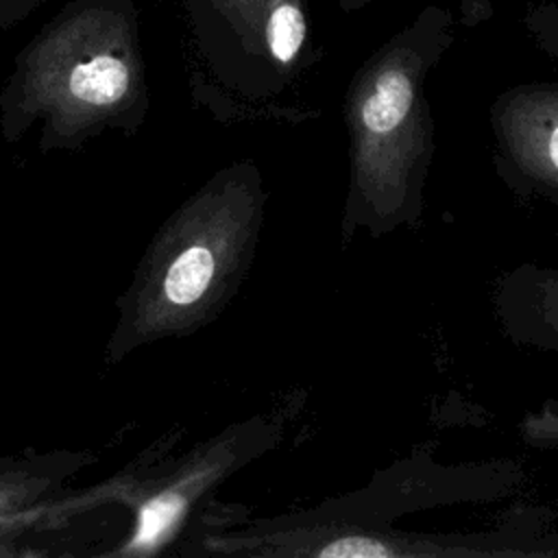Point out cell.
Here are the masks:
<instances>
[{"label":"cell","mask_w":558,"mask_h":558,"mask_svg":"<svg viewBox=\"0 0 558 558\" xmlns=\"http://www.w3.org/2000/svg\"><path fill=\"white\" fill-rule=\"evenodd\" d=\"M429 54L395 46L375 57L349 89V181L338 222L342 248L360 233L384 238L423 220L436 153L423 96Z\"/></svg>","instance_id":"1"},{"label":"cell","mask_w":558,"mask_h":558,"mask_svg":"<svg viewBox=\"0 0 558 558\" xmlns=\"http://www.w3.org/2000/svg\"><path fill=\"white\" fill-rule=\"evenodd\" d=\"M259 554L318 558L397 556H536L527 547L495 536H429L399 532L384 519H364L318 506L279 517L259 538Z\"/></svg>","instance_id":"2"},{"label":"cell","mask_w":558,"mask_h":558,"mask_svg":"<svg viewBox=\"0 0 558 558\" xmlns=\"http://www.w3.org/2000/svg\"><path fill=\"white\" fill-rule=\"evenodd\" d=\"M493 166L519 198L558 205V85L506 92L490 109Z\"/></svg>","instance_id":"3"},{"label":"cell","mask_w":558,"mask_h":558,"mask_svg":"<svg viewBox=\"0 0 558 558\" xmlns=\"http://www.w3.org/2000/svg\"><path fill=\"white\" fill-rule=\"evenodd\" d=\"M490 303L504 338L558 353V266L523 262L504 270L493 283Z\"/></svg>","instance_id":"4"},{"label":"cell","mask_w":558,"mask_h":558,"mask_svg":"<svg viewBox=\"0 0 558 558\" xmlns=\"http://www.w3.org/2000/svg\"><path fill=\"white\" fill-rule=\"evenodd\" d=\"M305 33H307V26L299 7L294 4L275 7V11L266 17L264 39H266V50L277 63V68L288 70L296 61L303 48Z\"/></svg>","instance_id":"5"},{"label":"cell","mask_w":558,"mask_h":558,"mask_svg":"<svg viewBox=\"0 0 558 558\" xmlns=\"http://www.w3.org/2000/svg\"><path fill=\"white\" fill-rule=\"evenodd\" d=\"M187 508V499L179 493H163L157 499L148 501V506L142 510L140 519V530L135 534L133 545L135 547H146L159 541Z\"/></svg>","instance_id":"6"},{"label":"cell","mask_w":558,"mask_h":558,"mask_svg":"<svg viewBox=\"0 0 558 558\" xmlns=\"http://www.w3.org/2000/svg\"><path fill=\"white\" fill-rule=\"evenodd\" d=\"M46 2L48 0H0V31L20 24Z\"/></svg>","instance_id":"7"}]
</instances>
